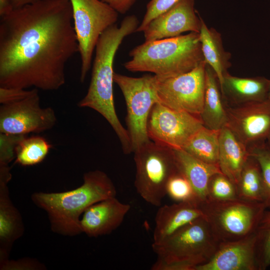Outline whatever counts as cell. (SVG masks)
<instances>
[{
	"instance_id": "8fae6325",
	"label": "cell",
	"mask_w": 270,
	"mask_h": 270,
	"mask_svg": "<svg viewBox=\"0 0 270 270\" xmlns=\"http://www.w3.org/2000/svg\"><path fill=\"white\" fill-rule=\"evenodd\" d=\"M206 64L204 61L186 73L163 80L157 78L159 102L200 117L205 93Z\"/></svg>"
},
{
	"instance_id": "3957f363",
	"label": "cell",
	"mask_w": 270,
	"mask_h": 270,
	"mask_svg": "<svg viewBox=\"0 0 270 270\" xmlns=\"http://www.w3.org/2000/svg\"><path fill=\"white\" fill-rule=\"evenodd\" d=\"M83 184L69 191L58 192H36L31 196L33 203L48 214L52 231L64 236L82 233L80 220L90 206L116 196V188L104 172L95 170L83 176Z\"/></svg>"
},
{
	"instance_id": "f35d334b",
	"label": "cell",
	"mask_w": 270,
	"mask_h": 270,
	"mask_svg": "<svg viewBox=\"0 0 270 270\" xmlns=\"http://www.w3.org/2000/svg\"><path fill=\"white\" fill-rule=\"evenodd\" d=\"M267 141H268L267 144L270 147V135L269 136H268V138L267 140Z\"/></svg>"
},
{
	"instance_id": "44dd1931",
	"label": "cell",
	"mask_w": 270,
	"mask_h": 270,
	"mask_svg": "<svg viewBox=\"0 0 270 270\" xmlns=\"http://www.w3.org/2000/svg\"><path fill=\"white\" fill-rule=\"evenodd\" d=\"M173 150L178 170L192 186L199 203L206 200L211 178L216 174L222 172L218 166L202 162L182 149Z\"/></svg>"
},
{
	"instance_id": "8d00e7d4",
	"label": "cell",
	"mask_w": 270,
	"mask_h": 270,
	"mask_svg": "<svg viewBox=\"0 0 270 270\" xmlns=\"http://www.w3.org/2000/svg\"><path fill=\"white\" fill-rule=\"evenodd\" d=\"M39 0H11L14 8L34 3Z\"/></svg>"
},
{
	"instance_id": "9a60e30c",
	"label": "cell",
	"mask_w": 270,
	"mask_h": 270,
	"mask_svg": "<svg viewBox=\"0 0 270 270\" xmlns=\"http://www.w3.org/2000/svg\"><path fill=\"white\" fill-rule=\"evenodd\" d=\"M256 230L239 240L220 242L210 259L196 270H259Z\"/></svg>"
},
{
	"instance_id": "1f68e13d",
	"label": "cell",
	"mask_w": 270,
	"mask_h": 270,
	"mask_svg": "<svg viewBox=\"0 0 270 270\" xmlns=\"http://www.w3.org/2000/svg\"><path fill=\"white\" fill-rule=\"evenodd\" d=\"M180 0H150L147 4L146 12L136 32H143L152 20L167 10Z\"/></svg>"
},
{
	"instance_id": "6da1fadb",
	"label": "cell",
	"mask_w": 270,
	"mask_h": 270,
	"mask_svg": "<svg viewBox=\"0 0 270 270\" xmlns=\"http://www.w3.org/2000/svg\"><path fill=\"white\" fill-rule=\"evenodd\" d=\"M77 52L70 0H39L0 16V87L58 90Z\"/></svg>"
},
{
	"instance_id": "836d02e7",
	"label": "cell",
	"mask_w": 270,
	"mask_h": 270,
	"mask_svg": "<svg viewBox=\"0 0 270 270\" xmlns=\"http://www.w3.org/2000/svg\"><path fill=\"white\" fill-rule=\"evenodd\" d=\"M32 89L7 88L0 87V104H4L28 96Z\"/></svg>"
},
{
	"instance_id": "ffe728a7",
	"label": "cell",
	"mask_w": 270,
	"mask_h": 270,
	"mask_svg": "<svg viewBox=\"0 0 270 270\" xmlns=\"http://www.w3.org/2000/svg\"><path fill=\"white\" fill-rule=\"evenodd\" d=\"M270 80L263 76L240 78L226 72L220 86L223 96L236 105L268 98Z\"/></svg>"
},
{
	"instance_id": "9c48e42d",
	"label": "cell",
	"mask_w": 270,
	"mask_h": 270,
	"mask_svg": "<svg viewBox=\"0 0 270 270\" xmlns=\"http://www.w3.org/2000/svg\"><path fill=\"white\" fill-rule=\"evenodd\" d=\"M70 1L80 56V81L83 83L92 66V56L100 36L116 24L118 13L101 0Z\"/></svg>"
},
{
	"instance_id": "4316f807",
	"label": "cell",
	"mask_w": 270,
	"mask_h": 270,
	"mask_svg": "<svg viewBox=\"0 0 270 270\" xmlns=\"http://www.w3.org/2000/svg\"><path fill=\"white\" fill-rule=\"evenodd\" d=\"M237 198L238 196L236 186L226 176L218 172L211 178L208 187L206 200L224 202Z\"/></svg>"
},
{
	"instance_id": "5bb4252c",
	"label": "cell",
	"mask_w": 270,
	"mask_h": 270,
	"mask_svg": "<svg viewBox=\"0 0 270 270\" xmlns=\"http://www.w3.org/2000/svg\"><path fill=\"white\" fill-rule=\"evenodd\" d=\"M202 18L194 8V0H180L148 24L143 31L146 42L179 36L190 32L199 33Z\"/></svg>"
},
{
	"instance_id": "ab89813d",
	"label": "cell",
	"mask_w": 270,
	"mask_h": 270,
	"mask_svg": "<svg viewBox=\"0 0 270 270\" xmlns=\"http://www.w3.org/2000/svg\"><path fill=\"white\" fill-rule=\"evenodd\" d=\"M268 98L270 99V90H269V93H268Z\"/></svg>"
},
{
	"instance_id": "f546056e",
	"label": "cell",
	"mask_w": 270,
	"mask_h": 270,
	"mask_svg": "<svg viewBox=\"0 0 270 270\" xmlns=\"http://www.w3.org/2000/svg\"><path fill=\"white\" fill-rule=\"evenodd\" d=\"M256 254L259 270L270 266V224L257 229Z\"/></svg>"
},
{
	"instance_id": "e0dca14e",
	"label": "cell",
	"mask_w": 270,
	"mask_h": 270,
	"mask_svg": "<svg viewBox=\"0 0 270 270\" xmlns=\"http://www.w3.org/2000/svg\"><path fill=\"white\" fill-rule=\"evenodd\" d=\"M204 218L198 204L177 202L158 209L155 217L153 243L160 242L190 222Z\"/></svg>"
},
{
	"instance_id": "ba28073f",
	"label": "cell",
	"mask_w": 270,
	"mask_h": 270,
	"mask_svg": "<svg viewBox=\"0 0 270 270\" xmlns=\"http://www.w3.org/2000/svg\"><path fill=\"white\" fill-rule=\"evenodd\" d=\"M114 82L120 88L126 102V130L134 152L150 141L147 132V123L152 106L159 102L158 78L155 75L134 78L114 72Z\"/></svg>"
},
{
	"instance_id": "ac0fdd59",
	"label": "cell",
	"mask_w": 270,
	"mask_h": 270,
	"mask_svg": "<svg viewBox=\"0 0 270 270\" xmlns=\"http://www.w3.org/2000/svg\"><path fill=\"white\" fill-rule=\"evenodd\" d=\"M8 182L0 180V262L8 259L14 242L24 232L22 216L10 197Z\"/></svg>"
},
{
	"instance_id": "cb8c5ba5",
	"label": "cell",
	"mask_w": 270,
	"mask_h": 270,
	"mask_svg": "<svg viewBox=\"0 0 270 270\" xmlns=\"http://www.w3.org/2000/svg\"><path fill=\"white\" fill-rule=\"evenodd\" d=\"M220 130L202 126L182 149L202 162L218 166Z\"/></svg>"
},
{
	"instance_id": "d6a6232c",
	"label": "cell",
	"mask_w": 270,
	"mask_h": 270,
	"mask_svg": "<svg viewBox=\"0 0 270 270\" xmlns=\"http://www.w3.org/2000/svg\"><path fill=\"white\" fill-rule=\"evenodd\" d=\"M1 270H41L46 266L38 260L31 258H23L18 260L7 259L0 262Z\"/></svg>"
},
{
	"instance_id": "2e32d148",
	"label": "cell",
	"mask_w": 270,
	"mask_h": 270,
	"mask_svg": "<svg viewBox=\"0 0 270 270\" xmlns=\"http://www.w3.org/2000/svg\"><path fill=\"white\" fill-rule=\"evenodd\" d=\"M130 208L129 204L122 202L116 196L95 203L82 216V233L94 238L110 234L121 225Z\"/></svg>"
},
{
	"instance_id": "7c38bea8",
	"label": "cell",
	"mask_w": 270,
	"mask_h": 270,
	"mask_svg": "<svg viewBox=\"0 0 270 270\" xmlns=\"http://www.w3.org/2000/svg\"><path fill=\"white\" fill-rule=\"evenodd\" d=\"M202 126L200 117L157 102L150 114L147 132L150 140L157 144L182 149Z\"/></svg>"
},
{
	"instance_id": "4fadbf2b",
	"label": "cell",
	"mask_w": 270,
	"mask_h": 270,
	"mask_svg": "<svg viewBox=\"0 0 270 270\" xmlns=\"http://www.w3.org/2000/svg\"><path fill=\"white\" fill-rule=\"evenodd\" d=\"M226 126L248 148L270 135V99L226 107Z\"/></svg>"
},
{
	"instance_id": "d6986e66",
	"label": "cell",
	"mask_w": 270,
	"mask_h": 270,
	"mask_svg": "<svg viewBox=\"0 0 270 270\" xmlns=\"http://www.w3.org/2000/svg\"><path fill=\"white\" fill-rule=\"evenodd\" d=\"M250 156L248 148L227 126L220 130L218 166L236 186Z\"/></svg>"
},
{
	"instance_id": "d4e9b609",
	"label": "cell",
	"mask_w": 270,
	"mask_h": 270,
	"mask_svg": "<svg viewBox=\"0 0 270 270\" xmlns=\"http://www.w3.org/2000/svg\"><path fill=\"white\" fill-rule=\"evenodd\" d=\"M236 187L238 198L263 203L264 185L261 168L250 156L242 171Z\"/></svg>"
},
{
	"instance_id": "603a6c76",
	"label": "cell",
	"mask_w": 270,
	"mask_h": 270,
	"mask_svg": "<svg viewBox=\"0 0 270 270\" xmlns=\"http://www.w3.org/2000/svg\"><path fill=\"white\" fill-rule=\"evenodd\" d=\"M199 38L204 61L215 72L220 86L224 74L231 66V54L225 50L220 32L208 28L202 19Z\"/></svg>"
},
{
	"instance_id": "277c9868",
	"label": "cell",
	"mask_w": 270,
	"mask_h": 270,
	"mask_svg": "<svg viewBox=\"0 0 270 270\" xmlns=\"http://www.w3.org/2000/svg\"><path fill=\"white\" fill-rule=\"evenodd\" d=\"M131 59L124 64L132 72H150L159 80L189 72L204 58L199 33L144 42L129 52Z\"/></svg>"
},
{
	"instance_id": "83f0119b",
	"label": "cell",
	"mask_w": 270,
	"mask_h": 270,
	"mask_svg": "<svg viewBox=\"0 0 270 270\" xmlns=\"http://www.w3.org/2000/svg\"><path fill=\"white\" fill-rule=\"evenodd\" d=\"M166 194L176 202L199 203L192 186L178 170L168 181Z\"/></svg>"
},
{
	"instance_id": "30bf717a",
	"label": "cell",
	"mask_w": 270,
	"mask_h": 270,
	"mask_svg": "<svg viewBox=\"0 0 270 270\" xmlns=\"http://www.w3.org/2000/svg\"><path fill=\"white\" fill-rule=\"evenodd\" d=\"M54 110L42 108L38 89H32L27 96L0 104V132L28 135L52 129L56 122Z\"/></svg>"
},
{
	"instance_id": "e575fe53",
	"label": "cell",
	"mask_w": 270,
	"mask_h": 270,
	"mask_svg": "<svg viewBox=\"0 0 270 270\" xmlns=\"http://www.w3.org/2000/svg\"><path fill=\"white\" fill-rule=\"evenodd\" d=\"M108 4L118 13L124 14L135 2L136 0H101Z\"/></svg>"
},
{
	"instance_id": "7a4b0ae2",
	"label": "cell",
	"mask_w": 270,
	"mask_h": 270,
	"mask_svg": "<svg viewBox=\"0 0 270 270\" xmlns=\"http://www.w3.org/2000/svg\"><path fill=\"white\" fill-rule=\"evenodd\" d=\"M139 21L135 15L126 16L120 26L116 24L100 36L95 48L91 78L87 92L78 103L101 114L109 123L120 140L123 152H132L130 140L116 112L113 94V64L120 46L127 36L136 32Z\"/></svg>"
},
{
	"instance_id": "74e56055",
	"label": "cell",
	"mask_w": 270,
	"mask_h": 270,
	"mask_svg": "<svg viewBox=\"0 0 270 270\" xmlns=\"http://www.w3.org/2000/svg\"><path fill=\"white\" fill-rule=\"evenodd\" d=\"M268 224H270V211H265L259 226H264Z\"/></svg>"
},
{
	"instance_id": "8992f818",
	"label": "cell",
	"mask_w": 270,
	"mask_h": 270,
	"mask_svg": "<svg viewBox=\"0 0 270 270\" xmlns=\"http://www.w3.org/2000/svg\"><path fill=\"white\" fill-rule=\"evenodd\" d=\"M198 206L220 242L239 240L255 232L266 208L262 202L240 198L224 202L206 200Z\"/></svg>"
},
{
	"instance_id": "484cf974",
	"label": "cell",
	"mask_w": 270,
	"mask_h": 270,
	"mask_svg": "<svg viewBox=\"0 0 270 270\" xmlns=\"http://www.w3.org/2000/svg\"><path fill=\"white\" fill-rule=\"evenodd\" d=\"M52 148L51 144L43 136H27L16 148L14 163L24 166L40 164L44 160Z\"/></svg>"
},
{
	"instance_id": "5b68a950",
	"label": "cell",
	"mask_w": 270,
	"mask_h": 270,
	"mask_svg": "<svg viewBox=\"0 0 270 270\" xmlns=\"http://www.w3.org/2000/svg\"><path fill=\"white\" fill-rule=\"evenodd\" d=\"M220 242L204 218L182 226L162 242L152 244L157 256L152 270H196L208 261Z\"/></svg>"
},
{
	"instance_id": "d590c367",
	"label": "cell",
	"mask_w": 270,
	"mask_h": 270,
	"mask_svg": "<svg viewBox=\"0 0 270 270\" xmlns=\"http://www.w3.org/2000/svg\"><path fill=\"white\" fill-rule=\"evenodd\" d=\"M13 8L11 0H0V16L8 14Z\"/></svg>"
},
{
	"instance_id": "7402d4cb",
	"label": "cell",
	"mask_w": 270,
	"mask_h": 270,
	"mask_svg": "<svg viewBox=\"0 0 270 270\" xmlns=\"http://www.w3.org/2000/svg\"><path fill=\"white\" fill-rule=\"evenodd\" d=\"M218 78L212 68L206 64V88L200 118L203 126L220 130L226 126V112L222 97Z\"/></svg>"
},
{
	"instance_id": "4dcf8cb0",
	"label": "cell",
	"mask_w": 270,
	"mask_h": 270,
	"mask_svg": "<svg viewBox=\"0 0 270 270\" xmlns=\"http://www.w3.org/2000/svg\"><path fill=\"white\" fill-rule=\"evenodd\" d=\"M27 136L0 132V166H8L16 158V148Z\"/></svg>"
},
{
	"instance_id": "52a82bcc",
	"label": "cell",
	"mask_w": 270,
	"mask_h": 270,
	"mask_svg": "<svg viewBox=\"0 0 270 270\" xmlns=\"http://www.w3.org/2000/svg\"><path fill=\"white\" fill-rule=\"evenodd\" d=\"M134 153L136 190L146 202L160 206L166 195L168 181L178 172L174 150L150 140Z\"/></svg>"
},
{
	"instance_id": "f1b7e54d",
	"label": "cell",
	"mask_w": 270,
	"mask_h": 270,
	"mask_svg": "<svg viewBox=\"0 0 270 270\" xmlns=\"http://www.w3.org/2000/svg\"><path fill=\"white\" fill-rule=\"evenodd\" d=\"M248 151L260 166L264 185L263 203L266 208H270V147L264 142L249 147Z\"/></svg>"
}]
</instances>
